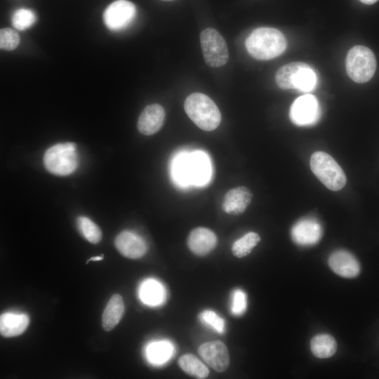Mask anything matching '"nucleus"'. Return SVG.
<instances>
[{"label":"nucleus","instance_id":"obj_9","mask_svg":"<svg viewBox=\"0 0 379 379\" xmlns=\"http://www.w3.org/2000/svg\"><path fill=\"white\" fill-rule=\"evenodd\" d=\"M321 109L317 98L305 94L296 98L290 109L291 121L299 126H312L319 119Z\"/></svg>","mask_w":379,"mask_h":379},{"label":"nucleus","instance_id":"obj_26","mask_svg":"<svg viewBox=\"0 0 379 379\" xmlns=\"http://www.w3.org/2000/svg\"><path fill=\"white\" fill-rule=\"evenodd\" d=\"M36 20L35 13L28 8H19L14 12L12 16L13 26L20 31L29 28Z\"/></svg>","mask_w":379,"mask_h":379},{"label":"nucleus","instance_id":"obj_27","mask_svg":"<svg viewBox=\"0 0 379 379\" xmlns=\"http://www.w3.org/2000/svg\"><path fill=\"white\" fill-rule=\"evenodd\" d=\"M20 36L17 32L11 28H3L0 30V48L5 51H13L20 44Z\"/></svg>","mask_w":379,"mask_h":379},{"label":"nucleus","instance_id":"obj_23","mask_svg":"<svg viewBox=\"0 0 379 379\" xmlns=\"http://www.w3.org/2000/svg\"><path fill=\"white\" fill-rule=\"evenodd\" d=\"M173 351V345L168 341L154 342L148 345L147 356L151 363L161 364L172 357Z\"/></svg>","mask_w":379,"mask_h":379},{"label":"nucleus","instance_id":"obj_22","mask_svg":"<svg viewBox=\"0 0 379 379\" xmlns=\"http://www.w3.org/2000/svg\"><path fill=\"white\" fill-rule=\"evenodd\" d=\"M178 364L184 372L197 378L204 379L209 374L208 368L192 354L181 356L178 360Z\"/></svg>","mask_w":379,"mask_h":379},{"label":"nucleus","instance_id":"obj_10","mask_svg":"<svg viewBox=\"0 0 379 379\" xmlns=\"http://www.w3.org/2000/svg\"><path fill=\"white\" fill-rule=\"evenodd\" d=\"M136 14L135 5L127 0H117L110 4L103 13L106 27L112 31H119L128 26Z\"/></svg>","mask_w":379,"mask_h":379},{"label":"nucleus","instance_id":"obj_2","mask_svg":"<svg viewBox=\"0 0 379 379\" xmlns=\"http://www.w3.org/2000/svg\"><path fill=\"white\" fill-rule=\"evenodd\" d=\"M173 173L174 178L180 185H204L211 175L208 158L201 152L181 154L173 163Z\"/></svg>","mask_w":379,"mask_h":379},{"label":"nucleus","instance_id":"obj_7","mask_svg":"<svg viewBox=\"0 0 379 379\" xmlns=\"http://www.w3.org/2000/svg\"><path fill=\"white\" fill-rule=\"evenodd\" d=\"M46 168L57 175H67L73 173L78 165L76 145L73 142L56 144L44 154Z\"/></svg>","mask_w":379,"mask_h":379},{"label":"nucleus","instance_id":"obj_25","mask_svg":"<svg viewBox=\"0 0 379 379\" xmlns=\"http://www.w3.org/2000/svg\"><path fill=\"white\" fill-rule=\"evenodd\" d=\"M77 225L81 234L89 242L98 244L102 238V232L99 227L88 218L78 217Z\"/></svg>","mask_w":379,"mask_h":379},{"label":"nucleus","instance_id":"obj_6","mask_svg":"<svg viewBox=\"0 0 379 379\" xmlns=\"http://www.w3.org/2000/svg\"><path fill=\"white\" fill-rule=\"evenodd\" d=\"M345 65L349 77L357 83L363 84L373 77L376 69V60L370 48L358 45L348 51Z\"/></svg>","mask_w":379,"mask_h":379},{"label":"nucleus","instance_id":"obj_28","mask_svg":"<svg viewBox=\"0 0 379 379\" xmlns=\"http://www.w3.org/2000/svg\"><path fill=\"white\" fill-rule=\"evenodd\" d=\"M199 318L205 324L212 326L218 333H223L224 320L213 311L205 310L199 314Z\"/></svg>","mask_w":379,"mask_h":379},{"label":"nucleus","instance_id":"obj_15","mask_svg":"<svg viewBox=\"0 0 379 379\" xmlns=\"http://www.w3.org/2000/svg\"><path fill=\"white\" fill-rule=\"evenodd\" d=\"M328 265L337 274L345 278H353L360 272L359 262L350 252L338 250L328 258Z\"/></svg>","mask_w":379,"mask_h":379},{"label":"nucleus","instance_id":"obj_11","mask_svg":"<svg viewBox=\"0 0 379 379\" xmlns=\"http://www.w3.org/2000/svg\"><path fill=\"white\" fill-rule=\"evenodd\" d=\"M198 352L204 361L217 372L225 371L230 365L227 347L220 340L202 344L199 346Z\"/></svg>","mask_w":379,"mask_h":379},{"label":"nucleus","instance_id":"obj_24","mask_svg":"<svg viewBox=\"0 0 379 379\" xmlns=\"http://www.w3.org/2000/svg\"><path fill=\"white\" fill-rule=\"evenodd\" d=\"M260 237L256 232H250L234 242L232 252L237 258H244L248 255L253 248L260 242Z\"/></svg>","mask_w":379,"mask_h":379},{"label":"nucleus","instance_id":"obj_30","mask_svg":"<svg viewBox=\"0 0 379 379\" xmlns=\"http://www.w3.org/2000/svg\"><path fill=\"white\" fill-rule=\"evenodd\" d=\"M103 259V256L101 255V256H94V257H91V258L88 259V260L87 261V262H88L89 261H98V260H101Z\"/></svg>","mask_w":379,"mask_h":379},{"label":"nucleus","instance_id":"obj_20","mask_svg":"<svg viewBox=\"0 0 379 379\" xmlns=\"http://www.w3.org/2000/svg\"><path fill=\"white\" fill-rule=\"evenodd\" d=\"M142 301L149 305H159L164 299L165 292L161 284L154 279H147L139 288Z\"/></svg>","mask_w":379,"mask_h":379},{"label":"nucleus","instance_id":"obj_18","mask_svg":"<svg viewBox=\"0 0 379 379\" xmlns=\"http://www.w3.org/2000/svg\"><path fill=\"white\" fill-rule=\"evenodd\" d=\"M29 319L25 314L6 312L0 317V333L6 337H15L22 334L27 328Z\"/></svg>","mask_w":379,"mask_h":379},{"label":"nucleus","instance_id":"obj_29","mask_svg":"<svg viewBox=\"0 0 379 379\" xmlns=\"http://www.w3.org/2000/svg\"><path fill=\"white\" fill-rule=\"evenodd\" d=\"M247 306L246 295L241 289L234 291L232 301V312L235 315L243 314Z\"/></svg>","mask_w":379,"mask_h":379},{"label":"nucleus","instance_id":"obj_19","mask_svg":"<svg viewBox=\"0 0 379 379\" xmlns=\"http://www.w3.org/2000/svg\"><path fill=\"white\" fill-rule=\"evenodd\" d=\"M124 303L119 294H114L109 300L102 317V326L106 331L112 330L121 320Z\"/></svg>","mask_w":379,"mask_h":379},{"label":"nucleus","instance_id":"obj_31","mask_svg":"<svg viewBox=\"0 0 379 379\" xmlns=\"http://www.w3.org/2000/svg\"><path fill=\"white\" fill-rule=\"evenodd\" d=\"M359 1L362 2L363 4L371 5L375 3L378 0H359Z\"/></svg>","mask_w":379,"mask_h":379},{"label":"nucleus","instance_id":"obj_13","mask_svg":"<svg viewBox=\"0 0 379 379\" xmlns=\"http://www.w3.org/2000/svg\"><path fill=\"white\" fill-rule=\"evenodd\" d=\"M114 244L122 255L130 259L140 258L147 250L145 241L130 231L119 233L114 240Z\"/></svg>","mask_w":379,"mask_h":379},{"label":"nucleus","instance_id":"obj_17","mask_svg":"<svg viewBox=\"0 0 379 379\" xmlns=\"http://www.w3.org/2000/svg\"><path fill=\"white\" fill-rule=\"evenodd\" d=\"M252 197L251 192L246 187L232 188L225 194L222 209L227 214L239 215L247 208Z\"/></svg>","mask_w":379,"mask_h":379},{"label":"nucleus","instance_id":"obj_5","mask_svg":"<svg viewBox=\"0 0 379 379\" xmlns=\"http://www.w3.org/2000/svg\"><path fill=\"white\" fill-rule=\"evenodd\" d=\"M310 168L314 175L332 191H338L346 184V175L342 168L324 152L318 151L312 154Z\"/></svg>","mask_w":379,"mask_h":379},{"label":"nucleus","instance_id":"obj_3","mask_svg":"<svg viewBox=\"0 0 379 379\" xmlns=\"http://www.w3.org/2000/svg\"><path fill=\"white\" fill-rule=\"evenodd\" d=\"M185 112L201 129L211 131L221 121L220 112L215 103L206 95L193 93L187 97L184 103Z\"/></svg>","mask_w":379,"mask_h":379},{"label":"nucleus","instance_id":"obj_12","mask_svg":"<svg viewBox=\"0 0 379 379\" xmlns=\"http://www.w3.org/2000/svg\"><path fill=\"white\" fill-rule=\"evenodd\" d=\"M293 241L300 246H312L319 242L322 236V227L314 218L299 220L291 230Z\"/></svg>","mask_w":379,"mask_h":379},{"label":"nucleus","instance_id":"obj_1","mask_svg":"<svg viewBox=\"0 0 379 379\" xmlns=\"http://www.w3.org/2000/svg\"><path fill=\"white\" fill-rule=\"evenodd\" d=\"M286 39L283 33L272 27L254 29L245 41L248 53L260 60H268L278 57L286 50Z\"/></svg>","mask_w":379,"mask_h":379},{"label":"nucleus","instance_id":"obj_14","mask_svg":"<svg viewBox=\"0 0 379 379\" xmlns=\"http://www.w3.org/2000/svg\"><path fill=\"white\" fill-rule=\"evenodd\" d=\"M165 111L159 104L147 105L140 114L137 127L140 133L150 135L158 132L164 121Z\"/></svg>","mask_w":379,"mask_h":379},{"label":"nucleus","instance_id":"obj_32","mask_svg":"<svg viewBox=\"0 0 379 379\" xmlns=\"http://www.w3.org/2000/svg\"><path fill=\"white\" fill-rule=\"evenodd\" d=\"M162 1H173V0H162Z\"/></svg>","mask_w":379,"mask_h":379},{"label":"nucleus","instance_id":"obj_16","mask_svg":"<svg viewBox=\"0 0 379 379\" xmlns=\"http://www.w3.org/2000/svg\"><path fill=\"white\" fill-rule=\"evenodd\" d=\"M217 237L215 233L206 227L193 229L187 238L189 249L195 255L204 256L216 246Z\"/></svg>","mask_w":379,"mask_h":379},{"label":"nucleus","instance_id":"obj_8","mask_svg":"<svg viewBox=\"0 0 379 379\" xmlns=\"http://www.w3.org/2000/svg\"><path fill=\"white\" fill-rule=\"evenodd\" d=\"M200 43L204 60L212 67H219L227 63L229 58L227 44L222 35L215 29L206 28L200 34Z\"/></svg>","mask_w":379,"mask_h":379},{"label":"nucleus","instance_id":"obj_4","mask_svg":"<svg viewBox=\"0 0 379 379\" xmlns=\"http://www.w3.org/2000/svg\"><path fill=\"white\" fill-rule=\"evenodd\" d=\"M275 80L281 89H298L302 92H310L314 88L317 77L309 65L293 62L281 66L277 70Z\"/></svg>","mask_w":379,"mask_h":379},{"label":"nucleus","instance_id":"obj_21","mask_svg":"<svg viewBox=\"0 0 379 379\" xmlns=\"http://www.w3.org/2000/svg\"><path fill=\"white\" fill-rule=\"evenodd\" d=\"M310 348L313 354L321 359L333 356L337 349V344L333 338L328 334H320L314 336L310 343Z\"/></svg>","mask_w":379,"mask_h":379}]
</instances>
